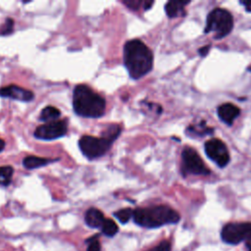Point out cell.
Instances as JSON below:
<instances>
[{
    "label": "cell",
    "mask_w": 251,
    "mask_h": 251,
    "mask_svg": "<svg viewBox=\"0 0 251 251\" xmlns=\"http://www.w3.org/2000/svg\"><path fill=\"white\" fill-rule=\"evenodd\" d=\"M124 64L129 76L138 79L152 70L153 54L141 40L131 39L124 46Z\"/></svg>",
    "instance_id": "6da1fadb"
},
{
    "label": "cell",
    "mask_w": 251,
    "mask_h": 251,
    "mask_svg": "<svg viewBox=\"0 0 251 251\" xmlns=\"http://www.w3.org/2000/svg\"><path fill=\"white\" fill-rule=\"evenodd\" d=\"M73 107L80 117L99 118L105 113L106 101L87 85L78 84L74 89Z\"/></svg>",
    "instance_id": "7a4b0ae2"
},
{
    "label": "cell",
    "mask_w": 251,
    "mask_h": 251,
    "mask_svg": "<svg viewBox=\"0 0 251 251\" xmlns=\"http://www.w3.org/2000/svg\"><path fill=\"white\" fill-rule=\"evenodd\" d=\"M133 221L140 226L154 228L179 221L176 211L166 205H157L133 210Z\"/></svg>",
    "instance_id": "3957f363"
},
{
    "label": "cell",
    "mask_w": 251,
    "mask_h": 251,
    "mask_svg": "<svg viewBox=\"0 0 251 251\" xmlns=\"http://www.w3.org/2000/svg\"><path fill=\"white\" fill-rule=\"evenodd\" d=\"M233 27V18L231 14L222 8L212 10L207 17L205 33L214 32L216 39H222L229 34Z\"/></svg>",
    "instance_id": "277c9868"
},
{
    "label": "cell",
    "mask_w": 251,
    "mask_h": 251,
    "mask_svg": "<svg viewBox=\"0 0 251 251\" xmlns=\"http://www.w3.org/2000/svg\"><path fill=\"white\" fill-rule=\"evenodd\" d=\"M114 141L106 136L95 137L91 135H83L78 140V147L81 153L88 159H96L103 156L109 151Z\"/></svg>",
    "instance_id": "5b68a950"
},
{
    "label": "cell",
    "mask_w": 251,
    "mask_h": 251,
    "mask_svg": "<svg viewBox=\"0 0 251 251\" xmlns=\"http://www.w3.org/2000/svg\"><path fill=\"white\" fill-rule=\"evenodd\" d=\"M181 173L182 175H197L208 176L210 170L206 167L205 163L199 154L192 148L186 147L181 153Z\"/></svg>",
    "instance_id": "8992f818"
},
{
    "label": "cell",
    "mask_w": 251,
    "mask_h": 251,
    "mask_svg": "<svg viewBox=\"0 0 251 251\" xmlns=\"http://www.w3.org/2000/svg\"><path fill=\"white\" fill-rule=\"evenodd\" d=\"M222 239L228 244H238L251 241V223H230L226 225L221 232Z\"/></svg>",
    "instance_id": "52a82bcc"
},
{
    "label": "cell",
    "mask_w": 251,
    "mask_h": 251,
    "mask_svg": "<svg viewBox=\"0 0 251 251\" xmlns=\"http://www.w3.org/2000/svg\"><path fill=\"white\" fill-rule=\"evenodd\" d=\"M204 147L207 156L219 167L224 168L228 164L230 159L229 153L227 147L222 140L218 138H212L205 143Z\"/></svg>",
    "instance_id": "ba28073f"
},
{
    "label": "cell",
    "mask_w": 251,
    "mask_h": 251,
    "mask_svg": "<svg viewBox=\"0 0 251 251\" xmlns=\"http://www.w3.org/2000/svg\"><path fill=\"white\" fill-rule=\"evenodd\" d=\"M67 130L68 126L66 121L58 120L37 126L34 130V136L42 140H53L64 136Z\"/></svg>",
    "instance_id": "9c48e42d"
},
{
    "label": "cell",
    "mask_w": 251,
    "mask_h": 251,
    "mask_svg": "<svg viewBox=\"0 0 251 251\" xmlns=\"http://www.w3.org/2000/svg\"><path fill=\"white\" fill-rule=\"evenodd\" d=\"M0 96L12 98L19 101L29 102L34 98V94L32 91L25 89L24 87L18 86L16 84L7 85L0 88Z\"/></svg>",
    "instance_id": "30bf717a"
},
{
    "label": "cell",
    "mask_w": 251,
    "mask_h": 251,
    "mask_svg": "<svg viewBox=\"0 0 251 251\" xmlns=\"http://www.w3.org/2000/svg\"><path fill=\"white\" fill-rule=\"evenodd\" d=\"M240 110L231 103H225L218 107L219 118L227 126H231L233 121L239 116Z\"/></svg>",
    "instance_id": "8fae6325"
},
{
    "label": "cell",
    "mask_w": 251,
    "mask_h": 251,
    "mask_svg": "<svg viewBox=\"0 0 251 251\" xmlns=\"http://www.w3.org/2000/svg\"><path fill=\"white\" fill-rule=\"evenodd\" d=\"M84 221L88 226L93 228H98L102 226L105 221V218L103 213L100 210L96 208H90L86 211L84 215Z\"/></svg>",
    "instance_id": "7c38bea8"
},
{
    "label": "cell",
    "mask_w": 251,
    "mask_h": 251,
    "mask_svg": "<svg viewBox=\"0 0 251 251\" xmlns=\"http://www.w3.org/2000/svg\"><path fill=\"white\" fill-rule=\"evenodd\" d=\"M189 1H169L165 6L166 14L169 18H176L185 14L184 6L187 5Z\"/></svg>",
    "instance_id": "4fadbf2b"
},
{
    "label": "cell",
    "mask_w": 251,
    "mask_h": 251,
    "mask_svg": "<svg viewBox=\"0 0 251 251\" xmlns=\"http://www.w3.org/2000/svg\"><path fill=\"white\" fill-rule=\"evenodd\" d=\"M56 160L53 159H48V158H42V157H37V156H26L23 160V165L25 169L32 170L36 168H40L43 166L48 165L49 163H52Z\"/></svg>",
    "instance_id": "5bb4252c"
},
{
    "label": "cell",
    "mask_w": 251,
    "mask_h": 251,
    "mask_svg": "<svg viewBox=\"0 0 251 251\" xmlns=\"http://www.w3.org/2000/svg\"><path fill=\"white\" fill-rule=\"evenodd\" d=\"M60 116H61V112L59 109H57L56 107H53V106H47L42 109L39 119L43 122L51 123V122L58 121Z\"/></svg>",
    "instance_id": "9a60e30c"
},
{
    "label": "cell",
    "mask_w": 251,
    "mask_h": 251,
    "mask_svg": "<svg viewBox=\"0 0 251 251\" xmlns=\"http://www.w3.org/2000/svg\"><path fill=\"white\" fill-rule=\"evenodd\" d=\"M14 169L11 166L0 167V185L7 186L11 183Z\"/></svg>",
    "instance_id": "2e32d148"
},
{
    "label": "cell",
    "mask_w": 251,
    "mask_h": 251,
    "mask_svg": "<svg viewBox=\"0 0 251 251\" xmlns=\"http://www.w3.org/2000/svg\"><path fill=\"white\" fill-rule=\"evenodd\" d=\"M100 228H101L102 232L105 235L110 236V237L114 236L119 230V227H118L117 224L111 219H105V221H104V223H103V225Z\"/></svg>",
    "instance_id": "e0dca14e"
},
{
    "label": "cell",
    "mask_w": 251,
    "mask_h": 251,
    "mask_svg": "<svg viewBox=\"0 0 251 251\" xmlns=\"http://www.w3.org/2000/svg\"><path fill=\"white\" fill-rule=\"evenodd\" d=\"M133 215V210H131L130 208H125V209H121L117 212L114 213V216L122 223V224H126L129 219L132 217Z\"/></svg>",
    "instance_id": "ac0fdd59"
},
{
    "label": "cell",
    "mask_w": 251,
    "mask_h": 251,
    "mask_svg": "<svg viewBox=\"0 0 251 251\" xmlns=\"http://www.w3.org/2000/svg\"><path fill=\"white\" fill-rule=\"evenodd\" d=\"M14 30V20L8 18L6 19L4 25L0 28V35H8Z\"/></svg>",
    "instance_id": "d6986e66"
},
{
    "label": "cell",
    "mask_w": 251,
    "mask_h": 251,
    "mask_svg": "<svg viewBox=\"0 0 251 251\" xmlns=\"http://www.w3.org/2000/svg\"><path fill=\"white\" fill-rule=\"evenodd\" d=\"M88 246L86 248V251H100L101 250V245L98 239V235H94L87 240Z\"/></svg>",
    "instance_id": "ffe728a7"
},
{
    "label": "cell",
    "mask_w": 251,
    "mask_h": 251,
    "mask_svg": "<svg viewBox=\"0 0 251 251\" xmlns=\"http://www.w3.org/2000/svg\"><path fill=\"white\" fill-rule=\"evenodd\" d=\"M147 251H171V243L167 240H164Z\"/></svg>",
    "instance_id": "44dd1931"
},
{
    "label": "cell",
    "mask_w": 251,
    "mask_h": 251,
    "mask_svg": "<svg viewBox=\"0 0 251 251\" xmlns=\"http://www.w3.org/2000/svg\"><path fill=\"white\" fill-rule=\"evenodd\" d=\"M123 3L131 10H138L140 6L143 4V1L140 0H124Z\"/></svg>",
    "instance_id": "7402d4cb"
},
{
    "label": "cell",
    "mask_w": 251,
    "mask_h": 251,
    "mask_svg": "<svg viewBox=\"0 0 251 251\" xmlns=\"http://www.w3.org/2000/svg\"><path fill=\"white\" fill-rule=\"evenodd\" d=\"M209 50H210V46L209 45L208 46H204V47L199 49V53H200L201 56H206L207 53L209 52Z\"/></svg>",
    "instance_id": "603a6c76"
},
{
    "label": "cell",
    "mask_w": 251,
    "mask_h": 251,
    "mask_svg": "<svg viewBox=\"0 0 251 251\" xmlns=\"http://www.w3.org/2000/svg\"><path fill=\"white\" fill-rule=\"evenodd\" d=\"M153 4H154V1H145V2H143V8H144V10L150 9Z\"/></svg>",
    "instance_id": "cb8c5ba5"
},
{
    "label": "cell",
    "mask_w": 251,
    "mask_h": 251,
    "mask_svg": "<svg viewBox=\"0 0 251 251\" xmlns=\"http://www.w3.org/2000/svg\"><path fill=\"white\" fill-rule=\"evenodd\" d=\"M4 147H5V141H4L3 139H1V138H0V152H1V151H3Z\"/></svg>",
    "instance_id": "d4e9b609"
},
{
    "label": "cell",
    "mask_w": 251,
    "mask_h": 251,
    "mask_svg": "<svg viewBox=\"0 0 251 251\" xmlns=\"http://www.w3.org/2000/svg\"><path fill=\"white\" fill-rule=\"evenodd\" d=\"M247 248H248V251H251V241L250 242H247Z\"/></svg>",
    "instance_id": "484cf974"
}]
</instances>
